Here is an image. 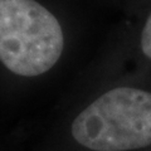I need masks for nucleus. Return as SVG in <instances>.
Returning a JSON list of instances; mask_svg holds the SVG:
<instances>
[{
	"mask_svg": "<svg viewBox=\"0 0 151 151\" xmlns=\"http://www.w3.org/2000/svg\"><path fill=\"white\" fill-rule=\"evenodd\" d=\"M67 30L39 0H0V105H17L67 76Z\"/></svg>",
	"mask_w": 151,
	"mask_h": 151,
	"instance_id": "1",
	"label": "nucleus"
},
{
	"mask_svg": "<svg viewBox=\"0 0 151 151\" xmlns=\"http://www.w3.org/2000/svg\"><path fill=\"white\" fill-rule=\"evenodd\" d=\"M136 53L145 62H151V10L146 15L136 39Z\"/></svg>",
	"mask_w": 151,
	"mask_h": 151,
	"instance_id": "2",
	"label": "nucleus"
}]
</instances>
